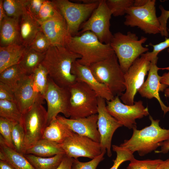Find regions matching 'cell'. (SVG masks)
Returning a JSON list of instances; mask_svg holds the SVG:
<instances>
[{"mask_svg":"<svg viewBox=\"0 0 169 169\" xmlns=\"http://www.w3.org/2000/svg\"><path fill=\"white\" fill-rule=\"evenodd\" d=\"M26 75L18 64L8 67L0 73V82L9 86L13 90Z\"/></svg>","mask_w":169,"mask_h":169,"instance_id":"f1b7e54d","label":"cell"},{"mask_svg":"<svg viewBox=\"0 0 169 169\" xmlns=\"http://www.w3.org/2000/svg\"><path fill=\"white\" fill-rule=\"evenodd\" d=\"M153 47V50L149 52L152 57L154 56H157L158 54L166 48L169 47V38H165V40L159 43L156 44H153L151 43L149 44ZM169 52V49H168Z\"/></svg>","mask_w":169,"mask_h":169,"instance_id":"ee69618b","label":"cell"},{"mask_svg":"<svg viewBox=\"0 0 169 169\" xmlns=\"http://www.w3.org/2000/svg\"><path fill=\"white\" fill-rule=\"evenodd\" d=\"M134 0H106V4L115 17L126 14L128 8L133 6Z\"/></svg>","mask_w":169,"mask_h":169,"instance_id":"d6a6232c","label":"cell"},{"mask_svg":"<svg viewBox=\"0 0 169 169\" xmlns=\"http://www.w3.org/2000/svg\"><path fill=\"white\" fill-rule=\"evenodd\" d=\"M44 99L38 93L31 107L22 114L21 124L25 133L24 150L42 138L48 126L47 111L44 107Z\"/></svg>","mask_w":169,"mask_h":169,"instance_id":"5b68a950","label":"cell"},{"mask_svg":"<svg viewBox=\"0 0 169 169\" xmlns=\"http://www.w3.org/2000/svg\"><path fill=\"white\" fill-rule=\"evenodd\" d=\"M73 159L65 154L61 163L56 169H72Z\"/></svg>","mask_w":169,"mask_h":169,"instance_id":"f6af8a7d","label":"cell"},{"mask_svg":"<svg viewBox=\"0 0 169 169\" xmlns=\"http://www.w3.org/2000/svg\"><path fill=\"white\" fill-rule=\"evenodd\" d=\"M100 1L93 3H81L68 0L53 1L64 18L69 33L71 36L79 35L81 25L97 8Z\"/></svg>","mask_w":169,"mask_h":169,"instance_id":"9c48e42d","label":"cell"},{"mask_svg":"<svg viewBox=\"0 0 169 169\" xmlns=\"http://www.w3.org/2000/svg\"><path fill=\"white\" fill-rule=\"evenodd\" d=\"M98 129L100 136V144L102 151H106L107 156H112L111 142L115 131L123 125L107 111L106 100L98 98Z\"/></svg>","mask_w":169,"mask_h":169,"instance_id":"9a60e30c","label":"cell"},{"mask_svg":"<svg viewBox=\"0 0 169 169\" xmlns=\"http://www.w3.org/2000/svg\"><path fill=\"white\" fill-rule=\"evenodd\" d=\"M26 47L19 44L0 47V73L18 64Z\"/></svg>","mask_w":169,"mask_h":169,"instance_id":"cb8c5ba5","label":"cell"},{"mask_svg":"<svg viewBox=\"0 0 169 169\" xmlns=\"http://www.w3.org/2000/svg\"><path fill=\"white\" fill-rule=\"evenodd\" d=\"M74 133L56 117L46 127L42 139L61 144Z\"/></svg>","mask_w":169,"mask_h":169,"instance_id":"484cf974","label":"cell"},{"mask_svg":"<svg viewBox=\"0 0 169 169\" xmlns=\"http://www.w3.org/2000/svg\"><path fill=\"white\" fill-rule=\"evenodd\" d=\"M60 13L53 1L44 0L37 20L40 23L52 18Z\"/></svg>","mask_w":169,"mask_h":169,"instance_id":"e575fe53","label":"cell"},{"mask_svg":"<svg viewBox=\"0 0 169 169\" xmlns=\"http://www.w3.org/2000/svg\"><path fill=\"white\" fill-rule=\"evenodd\" d=\"M40 30L39 23L25 7L19 23V44L26 48L29 46L37 33Z\"/></svg>","mask_w":169,"mask_h":169,"instance_id":"44dd1931","label":"cell"},{"mask_svg":"<svg viewBox=\"0 0 169 169\" xmlns=\"http://www.w3.org/2000/svg\"><path fill=\"white\" fill-rule=\"evenodd\" d=\"M163 160L161 159L139 160L135 158L130 161L127 169H157Z\"/></svg>","mask_w":169,"mask_h":169,"instance_id":"f35d334b","label":"cell"},{"mask_svg":"<svg viewBox=\"0 0 169 169\" xmlns=\"http://www.w3.org/2000/svg\"><path fill=\"white\" fill-rule=\"evenodd\" d=\"M32 75L34 90L44 96L48 83L49 75L47 69L41 64L36 69Z\"/></svg>","mask_w":169,"mask_h":169,"instance_id":"4dcf8cb0","label":"cell"},{"mask_svg":"<svg viewBox=\"0 0 169 169\" xmlns=\"http://www.w3.org/2000/svg\"><path fill=\"white\" fill-rule=\"evenodd\" d=\"M47 103L48 125L59 113L70 117L68 106L70 97L69 88L60 87L48 76L47 87L44 96Z\"/></svg>","mask_w":169,"mask_h":169,"instance_id":"4fadbf2b","label":"cell"},{"mask_svg":"<svg viewBox=\"0 0 169 169\" xmlns=\"http://www.w3.org/2000/svg\"><path fill=\"white\" fill-rule=\"evenodd\" d=\"M65 47L81 56V58L77 60L79 64L89 67L107 59L115 53L110 44L101 42L96 35L90 31L77 35L70 36Z\"/></svg>","mask_w":169,"mask_h":169,"instance_id":"7a4b0ae2","label":"cell"},{"mask_svg":"<svg viewBox=\"0 0 169 169\" xmlns=\"http://www.w3.org/2000/svg\"><path fill=\"white\" fill-rule=\"evenodd\" d=\"M0 117L21 124L22 114L15 102L0 100Z\"/></svg>","mask_w":169,"mask_h":169,"instance_id":"f546056e","label":"cell"},{"mask_svg":"<svg viewBox=\"0 0 169 169\" xmlns=\"http://www.w3.org/2000/svg\"><path fill=\"white\" fill-rule=\"evenodd\" d=\"M7 16L3 5V0H0V23Z\"/></svg>","mask_w":169,"mask_h":169,"instance_id":"681fc988","label":"cell"},{"mask_svg":"<svg viewBox=\"0 0 169 169\" xmlns=\"http://www.w3.org/2000/svg\"><path fill=\"white\" fill-rule=\"evenodd\" d=\"M160 82L161 84L167 86V87L164 91V95L166 97H169V71L164 73L161 76Z\"/></svg>","mask_w":169,"mask_h":169,"instance_id":"bcb514c9","label":"cell"},{"mask_svg":"<svg viewBox=\"0 0 169 169\" xmlns=\"http://www.w3.org/2000/svg\"><path fill=\"white\" fill-rule=\"evenodd\" d=\"M151 125L141 130L133 129L131 138L125 140L120 146L125 148L133 153L137 152L143 156L155 151L164 141L169 139V129L162 128L159 125V120H154L149 115Z\"/></svg>","mask_w":169,"mask_h":169,"instance_id":"3957f363","label":"cell"},{"mask_svg":"<svg viewBox=\"0 0 169 169\" xmlns=\"http://www.w3.org/2000/svg\"><path fill=\"white\" fill-rule=\"evenodd\" d=\"M71 73L75 76L77 80L82 81L88 85L98 97L107 101L114 98L108 88L96 79L89 67L81 64L76 61L72 65Z\"/></svg>","mask_w":169,"mask_h":169,"instance_id":"d6986e66","label":"cell"},{"mask_svg":"<svg viewBox=\"0 0 169 169\" xmlns=\"http://www.w3.org/2000/svg\"><path fill=\"white\" fill-rule=\"evenodd\" d=\"M160 151H155L156 153L166 154L169 151V139L164 141L161 144Z\"/></svg>","mask_w":169,"mask_h":169,"instance_id":"7dc6e473","label":"cell"},{"mask_svg":"<svg viewBox=\"0 0 169 169\" xmlns=\"http://www.w3.org/2000/svg\"><path fill=\"white\" fill-rule=\"evenodd\" d=\"M45 53H41L28 47L26 48L18 63L26 75L33 73L36 69L41 64Z\"/></svg>","mask_w":169,"mask_h":169,"instance_id":"4316f807","label":"cell"},{"mask_svg":"<svg viewBox=\"0 0 169 169\" xmlns=\"http://www.w3.org/2000/svg\"><path fill=\"white\" fill-rule=\"evenodd\" d=\"M13 91L15 102L23 114L32 106L38 94L34 89L32 74L24 76Z\"/></svg>","mask_w":169,"mask_h":169,"instance_id":"ffe728a7","label":"cell"},{"mask_svg":"<svg viewBox=\"0 0 169 169\" xmlns=\"http://www.w3.org/2000/svg\"><path fill=\"white\" fill-rule=\"evenodd\" d=\"M26 154L42 157H49L65 153L60 144L42 139L27 149L25 151V154Z\"/></svg>","mask_w":169,"mask_h":169,"instance_id":"d4e9b609","label":"cell"},{"mask_svg":"<svg viewBox=\"0 0 169 169\" xmlns=\"http://www.w3.org/2000/svg\"><path fill=\"white\" fill-rule=\"evenodd\" d=\"M65 155L60 154L49 157H42L30 154L24 155L35 169H56Z\"/></svg>","mask_w":169,"mask_h":169,"instance_id":"83f0119b","label":"cell"},{"mask_svg":"<svg viewBox=\"0 0 169 169\" xmlns=\"http://www.w3.org/2000/svg\"><path fill=\"white\" fill-rule=\"evenodd\" d=\"M106 152V151H103L100 155L88 162H81L78 159L73 158L72 169H96L99 164L104 159Z\"/></svg>","mask_w":169,"mask_h":169,"instance_id":"ab89813d","label":"cell"},{"mask_svg":"<svg viewBox=\"0 0 169 169\" xmlns=\"http://www.w3.org/2000/svg\"><path fill=\"white\" fill-rule=\"evenodd\" d=\"M40 24L41 30L46 36L51 46L65 47L67 40L71 35L61 13Z\"/></svg>","mask_w":169,"mask_h":169,"instance_id":"ac0fdd59","label":"cell"},{"mask_svg":"<svg viewBox=\"0 0 169 169\" xmlns=\"http://www.w3.org/2000/svg\"><path fill=\"white\" fill-rule=\"evenodd\" d=\"M148 0H134L133 6L140 7L145 5Z\"/></svg>","mask_w":169,"mask_h":169,"instance_id":"816d5d0a","label":"cell"},{"mask_svg":"<svg viewBox=\"0 0 169 169\" xmlns=\"http://www.w3.org/2000/svg\"><path fill=\"white\" fill-rule=\"evenodd\" d=\"M89 67L96 79L105 85L114 97L121 96L125 91L124 73L115 53Z\"/></svg>","mask_w":169,"mask_h":169,"instance_id":"52a82bcc","label":"cell"},{"mask_svg":"<svg viewBox=\"0 0 169 169\" xmlns=\"http://www.w3.org/2000/svg\"><path fill=\"white\" fill-rule=\"evenodd\" d=\"M0 100L15 101L13 90L8 85L0 82Z\"/></svg>","mask_w":169,"mask_h":169,"instance_id":"7bdbcfd3","label":"cell"},{"mask_svg":"<svg viewBox=\"0 0 169 169\" xmlns=\"http://www.w3.org/2000/svg\"><path fill=\"white\" fill-rule=\"evenodd\" d=\"M152 58L149 52L142 54L124 73L126 89L120 98L124 104L129 105L134 104L135 96L144 82Z\"/></svg>","mask_w":169,"mask_h":169,"instance_id":"ba28073f","label":"cell"},{"mask_svg":"<svg viewBox=\"0 0 169 169\" xmlns=\"http://www.w3.org/2000/svg\"><path fill=\"white\" fill-rule=\"evenodd\" d=\"M158 59L157 56L152 57L147 78L138 92L142 97L148 99L153 98H156L159 102L165 115L169 112V107L166 105L161 100L159 93L164 91L167 86L161 83V76L158 75V71L160 69L169 70V66L164 68L158 67L156 64Z\"/></svg>","mask_w":169,"mask_h":169,"instance_id":"2e32d148","label":"cell"},{"mask_svg":"<svg viewBox=\"0 0 169 169\" xmlns=\"http://www.w3.org/2000/svg\"><path fill=\"white\" fill-rule=\"evenodd\" d=\"M155 0H148L144 5L131 6L126 11L124 24L131 27H137L146 34L160 33V26L156 13Z\"/></svg>","mask_w":169,"mask_h":169,"instance_id":"30bf717a","label":"cell"},{"mask_svg":"<svg viewBox=\"0 0 169 169\" xmlns=\"http://www.w3.org/2000/svg\"><path fill=\"white\" fill-rule=\"evenodd\" d=\"M51 46L48 39L40 30L37 33L28 47L38 52L45 53Z\"/></svg>","mask_w":169,"mask_h":169,"instance_id":"8d00e7d4","label":"cell"},{"mask_svg":"<svg viewBox=\"0 0 169 169\" xmlns=\"http://www.w3.org/2000/svg\"><path fill=\"white\" fill-rule=\"evenodd\" d=\"M12 140L14 149L18 152L25 154V133L21 124L16 123L13 126Z\"/></svg>","mask_w":169,"mask_h":169,"instance_id":"836d02e7","label":"cell"},{"mask_svg":"<svg viewBox=\"0 0 169 169\" xmlns=\"http://www.w3.org/2000/svg\"><path fill=\"white\" fill-rule=\"evenodd\" d=\"M84 3H91L99 2L100 0H79Z\"/></svg>","mask_w":169,"mask_h":169,"instance_id":"f5cc1de1","label":"cell"},{"mask_svg":"<svg viewBox=\"0 0 169 169\" xmlns=\"http://www.w3.org/2000/svg\"><path fill=\"white\" fill-rule=\"evenodd\" d=\"M0 160L7 161L15 169H35L24 154L8 146L0 135Z\"/></svg>","mask_w":169,"mask_h":169,"instance_id":"603a6c76","label":"cell"},{"mask_svg":"<svg viewBox=\"0 0 169 169\" xmlns=\"http://www.w3.org/2000/svg\"><path fill=\"white\" fill-rule=\"evenodd\" d=\"M157 169H169V158L164 161L162 160Z\"/></svg>","mask_w":169,"mask_h":169,"instance_id":"f907efd6","label":"cell"},{"mask_svg":"<svg viewBox=\"0 0 169 169\" xmlns=\"http://www.w3.org/2000/svg\"><path fill=\"white\" fill-rule=\"evenodd\" d=\"M0 169H15V168L7 161L0 160Z\"/></svg>","mask_w":169,"mask_h":169,"instance_id":"c3c4849f","label":"cell"},{"mask_svg":"<svg viewBox=\"0 0 169 169\" xmlns=\"http://www.w3.org/2000/svg\"><path fill=\"white\" fill-rule=\"evenodd\" d=\"M108 112L123 126L129 129L137 127L136 120L149 115L148 107H145L141 100L134 102L133 105L121 102L119 96L110 101L106 100Z\"/></svg>","mask_w":169,"mask_h":169,"instance_id":"8fae6325","label":"cell"},{"mask_svg":"<svg viewBox=\"0 0 169 169\" xmlns=\"http://www.w3.org/2000/svg\"><path fill=\"white\" fill-rule=\"evenodd\" d=\"M147 39L142 36L139 39L136 34L130 31L126 34L118 32L113 34L110 44L124 73L137 58L148 51L149 48L142 45Z\"/></svg>","mask_w":169,"mask_h":169,"instance_id":"277c9868","label":"cell"},{"mask_svg":"<svg viewBox=\"0 0 169 169\" xmlns=\"http://www.w3.org/2000/svg\"><path fill=\"white\" fill-rule=\"evenodd\" d=\"M19 19L7 16L0 23V46L19 44Z\"/></svg>","mask_w":169,"mask_h":169,"instance_id":"7402d4cb","label":"cell"},{"mask_svg":"<svg viewBox=\"0 0 169 169\" xmlns=\"http://www.w3.org/2000/svg\"><path fill=\"white\" fill-rule=\"evenodd\" d=\"M159 8L161 11V15L158 17L160 26V33L162 37L167 38L168 33L167 23L169 18V10H165L161 5L159 6Z\"/></svg>","mask_w":169,"mask_h":169,"instance_id":"60d3db41","label":"cell"},{"mask_svg":"<svg viewBox=\"0 0 169 169\" xmlns=\"http://www.w3.org/2000/svg\"><path fill=\"white\" fill-rule=\"evenodd\" d=\"M26 0H3V7L8 17L19 18L22 15Z\"/></svg>","mask_w":169,"mask_h":169,"instance_id":"1f68e13d","label":"cell"},{"mask_svg":"<svg viewBox=\"0 0 169 169\" xmlns=\"http://www.w3.org/2000/svg\"><path fill=\"white\" fill-rule=\"evenodd\" d=\"M45 0H26L25 7L33 17L37 19L41 6Z\"/></svg>","mask_w":169,"mask_h":169,"instance_id":"b9f144b4","label":"cell"},{"mask_svg":"<svg viewBox=\"0 0 169 169\" xmlns=\"http://www.w3.org/2000/svg\"><path fill=\"white\" fill-rule=\"evenodd\" d=\"M60 145L65 154L74 159L83 157L92 159L102 152L100 143L75 133Z\"/></svg>","mask_w":169,"mask_h":169,"instance_id":"5bb4252c","label":"cell"},{"mask_svg":"<svg viewBox=\"0 0 169 169\" xmlns=\"http://www.w3.org/2000/svg\"><path fill=\"white\" fill-rule=\"evenodd\" d=\"M81 56L63 46H51L45 52L41 63L47 69L49 76L61 87L69 88L77 79L71 73L73 64Z\"/></svg>","mask_w":169,"mask_h":169,"instance_id":"6da1fadb","label":"cell"},{"mask_svg":"<svg viewBox=\"0 0 169 169\" xmlns=\"http://www.w3.org/2000/svg\"><path fill=\"white\" fill-rule=\"evenodd\" d=\"M70 93L68 112L74 119L98 114V98L95 92L84 82L77 80L69 88Z\"/></svg>","mask_w":169,"mask_h":169,"instance_id":"8992f818","label":"cell"},{"mask_svg":"<svg viewBox=\"0 0 169 169\" xmlns=\"http://www.w3.org/2000/svg\"><path fill=\"white\" fill-rule=\"evenodd\" d=\"M112 147L113 150L116 154V156L115 159L113 160V166L109 169H118L124 162L131 161L135 158L133 153L125 148L116 145H112Z\"/></svg>","mask_w":169,"mask_h":169,"instance_id":"d590c367","label":"cell"},{"mask_svg":"<svg viewBox=\"0 0 169 169\" xmlns=\"http://www.w3.org/2000/svg\"><path fill=\"white\" fill-rule=\"evenodd\" d=\"M56 118L74 133L100 143V136L97 124L98 114L74 119H68L59 115Z\"/></svg>","mask_w":169,"mask_h":169,"instance_id":"e0dca14e","label":"cell"},{"mask_svg":"<svg viewBox=\"0 0 169 169\" xmlns=\"http://www.w3.org/2000/svg\"><path fill=\"white\" fill-rule=\"evenodd\" d=\"M112 15L106 0H100L98 7L89 18L81 25L79 35L87 31H91L101 42L110 44L113 36L110 30Z\"/></svg>","mask_w":169,"mask_h":169,"instance_id":"7c38bea8","label":"cell"},{"mask_svg":"<svg viewBox=\"0 0 169 169\" xmlns=\"http://www.w3.org/2000/svg\"><path fill=\"white\" fill-rule=\"evenodd\" d=\"M16 124V123L0 117V136L3 138L5 143L13 149L12 133L13 126Z\"/></svg>","mask_w":169,"mask_h":169,"instance_id":"74e56055","label":"cell"}]
</instances>
